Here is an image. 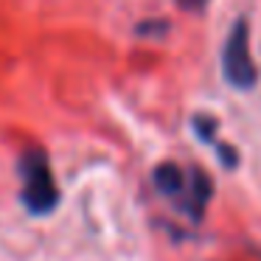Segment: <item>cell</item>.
Here are the masks:
<instances>
[{"instance_id": "cell-1", "label": "cell", "mask_w": 261, "mask_h": 261, "mask_svg": "<svg viewBox=\"0 0 261 261\" xmlns=\"http://www.w3.org/2000/svg\"><path fill=\"white\" fill-rule=\"evenodd\" d=\"M20 180H23V188H20V199L23 205L31 211V214H51L59 205V188L54 182V171L51 163H48V154L42 149H25L20 154Z\"/></svg>"}, {"instance_id": "cell-2", "label": "cell", "mask_w": 261, "mask_h": 261, "mask_svg": "<svg viewBox=\"0 0 261 261\" xmlns=\"http://www.w3.org/2000/svg\"><path fill=\"white\" fill-rule=\"evenodd\" d=\"M222 73H225L227 85H233L236 90H253V85L258 82L255 62L250 57V34H247V23L244 20H236V25L230 29V34L225 40Z\"/></svg>"}, {"instance_id": "cell-3", "label": "cell", "mask_w": 261, "mask_h": 261, "mask_svg": "<svg viewBox=\"0 0 261 261\" xmlns=\"http://www.w3.org/2000/svg\"><path fill=\"white\" fill-rule=\"evenodd\" d=\"M211 199V177L199 169H188V182L182 191V211L191 214L194 222L202 219V211L208 208Z\"/></svg>"}, {"instance_id": "cell-4", "label": "cell", "mask_w": 261, "mask_h": 261, "mask_svg": "<svg viewBox=\"0 0 261 261\" xmlns=\"http://www.w3.org/2000/svg\"><path fill=\"white\" fill-rule=\"evenodd\" d=\"M186 182H188V174L174 163H163V166L154 169V186H158V191L166 194V197H182Z\"/></svg>"}, {"instance_id": "cell-5", "label": "cell", "mask_w": 261, "mask_h": 261, "mask_svg": "<svg viewBox=\"0 0 261 261\" xmlns=\"http://www.w3.org/2000/svg\"><path fill=\"white\" fill-rule=\"evenodd\" d=\"M194 129H197V135L202 138V143H216L214 132H216V124L211 118H205V115H197V121H194Z\"/></svg>"}, {"instance_id": "cell-6", "label": "cell", "mask_w": 261, "mask_h": 261, "mask_svg": "<svg viewBox=\"0 0 261 261\" xmlns=\"http://www.w3.org/2000/svg\"><path fill=\"white\" fill-rule=\"evenodd\" d=\"M177 6H180L182 12H202V9L208 6V0H177Z\"/></svg>"}]
</instances>
